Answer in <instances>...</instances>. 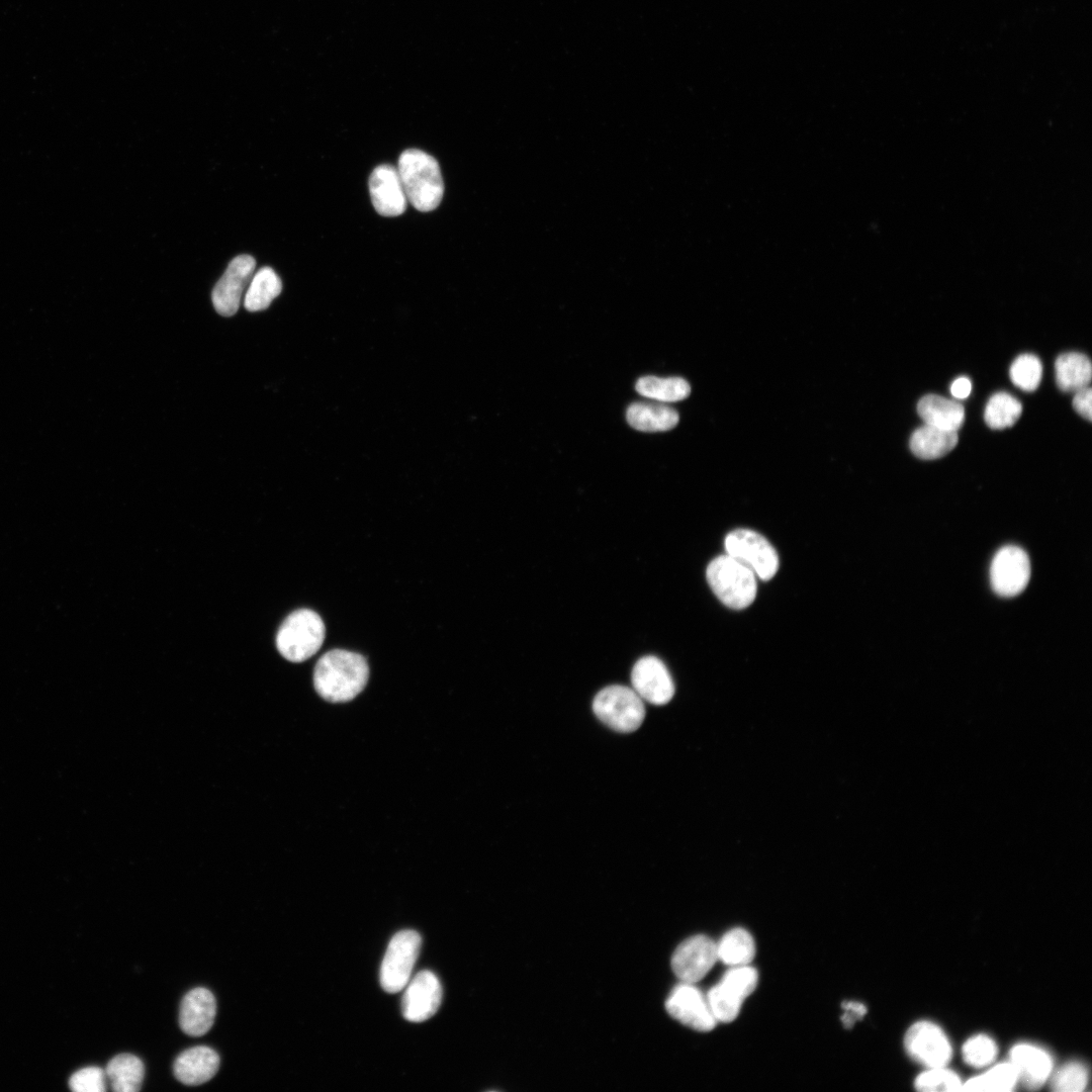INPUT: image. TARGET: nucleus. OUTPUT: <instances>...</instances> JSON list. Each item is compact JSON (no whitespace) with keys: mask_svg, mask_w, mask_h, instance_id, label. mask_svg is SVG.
<instances>
[{"mask_svg":"<svg viewBox=\"0 0 1092 1092\" xmlns=\"http://www.w3.org/2000/svg\"><path fill=\"white\" fill-rule=\"evenodd\" d=\"M842 1008L844 1013L841 1016V1020L845 1027L849 1028L853 1023L861 1018L867 1013V1007L859 1002H843Z\"/></svg>","mask_w":1092,"mask_h":1092,"instance_id":"e433bc0d","label":"nucleus"},{"mask_svg":"<svg viewBox=\"0 0 1092 1092\" xmlns=\"http://www.w3.org/2000/svg\"><path fill=\"white\" fill-rule=\"evenodd\" d=\"M962 1086L960 1077L943 1067L930 1068L915 1080V1087L919 1091H959Z\"/></svg>","mask_w":1092,"mask_h":1092,"instance_id":"7c9ffc66","label":"nucleus"},{"mask_svg":"<svg viewBox=\"0 0 1092 1092\" xmlns=\"http://www.w3.org/2000/svg\"><path fill=\"white\" fill-rule=\"evenodd\" d=\"M1017 1073L1009 1063L998 1064L982 1075L963 1083L964 1091H1011L1017 1084Z\"/></svg>","mask_w":1092,"mask_h":1092,"instance_id":"cd10ccee","label":"nucleus"},{"mask_svg":"<svg viewBox=\"0 0 1092 1092\" xmlns=\"http://www.w3.org/2000/svg\"><path fill=\"white\" fill-rule=\"evenodd\" d=\"M718 961L717 943L699 934L684 940L674 950L671 968L680 982L696 984Z\"/></svg>","mask_w":1092,"mask_h":1092,"instance_id":"9d476101","label":"nucleus"},{"mask_svg":"<svg viewBox=\"0 0 1092 1092\" xmlns=\"http://www.w3.org/2000/svg\"><path fill=\"white\" fill-rule=\"evenodd\" d=\"M958 441L957 431L942 430L925 424L914 431L909 446L916 457L933 460L950 452Z\"/></svg>","mask_w":1092,"mask_h":1092,"instance_id":"412c9836","label":"nucleus"},{"mask_svg":"<svg viewBox=\"0 0 1092 1092\" xmlns=\"http://www.w3.org/2000/svg\"><path fill=\"white\" fill-rule=\"evenodd\" d=\"M369 192L379 214L397 216L404 212L407 199L396 168L386 164L376 167L369 177Z\"/></svg>","mask_w":1092,"mask_h":1092,"instance_id":"2eb2a0df","label":"nucleus"},{"mask_svg":"<svg viewBox=\"0 0 1092 1092\" xmlns=\"http://www.w3.org/2000/svg\"><path fill=\"white\" fill-rule=\"evenodd\" d=\"M1088 1073L1085 1066L1070 1062L1062 1066L1051 1079V1089L1058 1092H1079L1087 1085Z\"/></svg>","mask_w":1092,"mask_h":1092,"instance_id":"2f4dec72","label":"nucleus"},{"mask_svg":"<svg viewBox=\"0 0 1092 1092\" xmlns=\"http://www.w3.org/2000/svg\"><path fill=\"white\" fill-rule=\"evenodd\" d=\"M219 1063V1056L213 1049L196 1045L176 1058L173 1072L181 1083L195 1086L209 1081L217 1073Z\"/></svg>","mask_w":1092,"mask_h":1092,"instance_id":"f3484780","label":"nucleus"},{"mask_svg":"<svg viewBox=\"0 0 1092 1092\" xmlns=\"http://www.w3.org/2000/svg\"><path fill=\"white\" fill-rule=\"evenodd\" d=\"M397 172L408 202L420 211H431L441 202L444 183L435 158L417 149L401 153Z\"/></svg>","mask_w":1092,"mask_h":1092,"instance_id":"f03ea898","label":"nucleus"},{"mask_svg":"<svg viewBox=\"0 0 1092 1092\" xmlns=\"http://www.w3.org/2000/svg\"><path fill=\"white\" fill-rule=\"evenodd\" d=\"M744 1000L756 988L758 974L750 965L730 967L720 980Z\"/></svg>","mask_w":1092,"mask_h":1092,"instance_id":"72a5a7b5","label":"nucleus"},{"mask_svg":"<svg viewBox=\"0 0 1092 1092\" xmlns=\"http://www.w3.org/2000/svg\"><path fill=\"white\" fill-rule=\"evenodd\" d=\"M110 1087L116 1092H136L141 1089L145 1066L140 1058L123 1053L113 1057L105 1069Z\"/></svg>","mask_w":1092,"mask_h":1092,"instance_id":"5701e85b","label":"nucleus"},{"mask_svg":"<svg viewBox=\"0 0 1092 1092\" xmlns=\"http://www.w3.org/2000/svg\"><path fill=\"white\" fill-rule=\"evenodd\" d=\"M1041 376L1042 365L1035 355H1019L1011 364L1010 379L1015 386L1024 391L1035 390L1040 383Z\"/></svg>","mask_w":1092,"mask_h":1092,"instance_id":"c756f323","label":"nucleus"},{"mask_svg":"<svg viewBox=\"0 0 1092 1092\" xmlns=\"http://www.w3.org/2000/svg\"><path fill=\"white\" fill-rule=\"evenodd\" d=\"M917 412L926 425L957 431L965 421L964 406L954 400L936 394H927L917 403Z\"/></svg>","mask_w":1092,"mask_h":1092,"instance_id":"aec40b11","label":"nucleus"},{"mask_svg":"<svg viewBox=\"0 0 1092 1092\" xmlns=\"http://www.w3.org/2000/svg\"><path fill=\"white\" fill-rule=\"evenodd\" d=\"M324 639L325 625L322 618L311 610L300 609L288 615L281 624L276 636V646L285 659L302 662L321 648Z\"/></svg>","mask_w":1092,"mask_h":1092,"instance_id":"20e7f679","label":"nucleus"},{"mask_svg":"<svg viewBox=\"0 0 1092 1092\" xmlns=\"http://www.w3.org/2000/svg\"><path fill=\"white\" fill-rule=\"evenodd\" d=\"M368 676L369 667L362 655L334 649L317 660L313 685L324 700L343 703L353 700L364 690Z\"/></svg>","mask_w":1092,"mask_h":1092,"instance_id":"f257e3e1","label":"nucleus"},{"mask_svg":"<svg viewBox=\"0 0 1092 1092\" xmlns=\"http://www.w3.org/2000/svg\"><path fill=\"white\" fill-rule=\"evenodd\" d=\"M711 1012L717 1022H731L739 1014L744 999L721 981L706 994Z\"/></svg>","mask_w":1092,"mask_h":1092,"instance_id":"c85d7f7f","label":"nucleus"},{"mask_svg":"<svg viewBox=\"0 0 1092 1092\" xmlns=\"http://www.w3.org/2000/svg\"><path fill=\"white\" fill-rule=\"evenodd\" d=\"M255 267L256 261L250 255H240L230 262L211 294L213 306L219 314L231 316L238 311Z\"/></svg>","mask_w":1092,"mask_h":1092,"instance_id":"9b49d317","label":"nucleus"},{"mask_svg":"<svg viewBox=\"0 0 1092 1092\" xmlns=\"http://www.w3.org/2000/svg\"><path fill=\"white\" fill-rule=\"evenodd\" d=\"M405 987L401 1004L404 1018L412 1022L431 1018L442 1000V986L438 977L425 970L410 980Z\"/></svg>","mask_w":1092,"mask_h":1092,"instance_id":"4468645a","label":"nucleus"},{"mask_svg":"<svg viewBox=\"0 0 1092 1092\" xmlns=\"http://www.w3.org/2000/svg\"><path fill=\"white\" fill-rule=\"evenodd\" d=\"M1091 398L1092 391L1089 386L1076 391L1073 398L1075 411L1089 422L1092 420Z\"/></svg>","mask_w":1092,"mask_h":1092,"instance_id":"c9c22d12","label":"nucleus"},{"mask_svg":"<svg viewBox=\"0 0 1092 1092\" xmlns=\"http://www.w3.org/2000/svg\"><path fill=\"white\" fill-rule=\"evenodd\" d=\"M726 554L730 555L762 580H769L779 569V557L771 544L749 529H736L725 538Z\"/></svg>","mask_w":1092,"mask_h":1092,"instance_id":"0eeeda50","label":"nucleus"},{"mask_svg":"<svg viewBox=\"0 0 1092 1092\" xmlns=\"http://www.w3.org/2000/svg\"><path fill=\"white\" fill-rule=\"evenodd\" d=\"M421 944V935L415 930H401L393 935L380 967V984L385 992L396 993L406 986Z\"/></svg>","mask_w":1092,"mask_h":1092,"instance_id":"423d86ee","label":"nucleus"},{"mask_svg":"<svg viewBox=\"0 0 1092 1092\" xmlns=\"http://www.w3.org/2000/svg\"><path fill=\"white\" fill-rule=\"evenodd\" d=\"M1022 413L1020 401L1007 392L993 394L985 408L984 419L993 430H1002L1013 426Z\"/></svg>","mask_w":1092,"mask_h":1092,"instance_id":"bb28decb","label":"nucleus"},{"mask_svg":"<svg viewBox=\"0 0 1092 1092\" xmlns=\"http://www.w3.org/2000/svg\"><path fill=\"white\" fill-rule=\"evenodd\" d=\"M706 577L716 597L731 609H744L755 599L756 575L728 554L708 564Z\"/></svg>","mask_w":1092,"mask_h":1092,"instance_id":"7ed1b4c3","label":"nucleus"},{"mask_svg":"<svg viewBox=\"0 0 1092 1092\" xmlns=\"http://www.w3.org/2000/svg\"><path fill=\"white\" fill-rule=\"evenodd\" d=\"M665 1009L674 1019L697 1031H710L717 1024L706 995L693 983L677 984L665 1001Z\"/></svg>","mask_w":1092,"mask_h":1092,"instance_id":"1a4fd4ad","label":"nucleus"},{"mask_svg":"<svg viewBox=\"0 0 1092 1092\" xmlns=\"http://www.w3.org/2000/svg\"><path fill=\"white\" fill-rule=\"evenodd\" d=\"M596 716L615 731L630 733L637 730L645 718L644 701L625 686H609L594 699Z\"/></svg>","mask_w":1092,"mask_h":1092,"instance_id":"39448f33","label":"nucleus"},{"mask_svg":"<svg viewBox=\"0 0 1092 1092\" xmlns=\"http://www.w3.org/2000/svg\"><path fill=\"white\" fill-rule=\"evenodd\" d=\"M972 390V383L968 377L957 378L950 385V393L959 399L967 398Z\"/></svg>","mask_w":1092,"mask_h":1092,"instance_id":"4c0bfd02","label":"nucleus"},{"mask_svg":"<svg viewBox=\"0 0 1092 1092\" xmlns=\"http://www.w3.org/2000/svg\"><path fill=\"white\" fill-rule=\"evenodd\" d=\"M1010 1063L1015 1068L1018 1081L1028 1089H1037L1051 1076L1053 1060L1044 1050L1019 1043L1010 1051Z\"/></svg>","mask_w":1092,"mask_h":1092,"instance_id":"a211bd4d","label":"nucleus"},{"mask_svg":"<svg viewBox=\"0 0 1092 1092\" xmlns=\"http://www.w3.org/2000/svg\"><path fill=\"white\" fill-rule=\"evenodd\" d=\"M1030 578V561L1027 553L1015 545H1006L994 555L990 566L993 590L1005 598L1019 595Z\"/></svg>","mask_w":1092,"mask_h":1092,"instance_id":"6e6552de","label":"nucleus"},{"mask_svg":"<svg viewBox=\"0 0 1092 1092\" xmlns=\"http://www.w3.org/2000/svg\"><path fill=\"white\" fill-rule=\"evenodd\" d=\"M997 1054L996 1043L984 1034L970 1037L963 1046L966 1063L973 1067H985L993 1062Z\"/></svg>","mask_w":1092,"mask_h":1092,"instance_id":"473e14b6","label":"nucleus"},{"mask_svg":"<svg viewBox=\"0 0 1092 1092\" xmlns=\"http://www.w3.org/2000/svg\"><path fill=\"white\" fill-rule=\"evenodd\" d=\"M635 387L639 394L662 403L682 400L691 393L689 382L681 377L644 376Z\"/></svg>","mask_w":1092,"mask_h":1092,"instance_id":"a878e982","label":"nucleus"},{"mask_svg":"<svg viewBox=\"0 0 1092 1092\" xmlns=\"http://www.w3.org/2000/svg\"><path fill=\"white\" fill-rule=\"evenodd\" d=\"M716 943L718 961L729 967L749 965L755 956L754 939L743 928L729 930Z\"/></svg>","mask_w":1092,"mask_h":1092,"instance_id":"393cba45","label":"nucleus"},{"mask_svg":"<svg viewBox=\"0 0 1092 1092\" xmlns=\"http://www.w3.org/2000/svg\"><path fill=\"white\" fill-rule=\"evenodd\" d=\"M105 1072L95 1066L75 1072L69 1080L71 1090L76 1092H103L106 1089Z\"/></svg>","mask_w":1092,"mask_h":1092,"instance_id":"f704fd0d","label":"nucleus"},{"mask_svg":"<svg viewBox=\"0 0 1092 1092\" xmlns=\"http://www.w3.org/2000/svg\"><path fill=\"white\" fill-rule=\"evenodd\" d=\"M629 425L641 432H664L673 429L679 420L677 412L662 402H634L626 412Z\"/></svg>","mask_w":1092,"mask_h":1092,"instance_id":"6ab92c4d","label":"nucleus"},{"mask_svg":"<svg viewBox=\"0 0 1092 1092\" xmlns=\"http://www.w3.org/2000/svg\"><path fill=\"white\" fill-rule=\"evenodd\" d=\"M216 1015V1000L206 988L190 990L182 999L179 1010V1024L183 1032L190 1036L205 1034L213 1025Z\"/></svg>","mask_w":1092,"mask_h":1092,"instance_id":"dca6fc26","label":"nucleus"},{"mask_svg":"<svg viewBox=\"0 0 1092 1092\" xmlns=\"http://www.w3.org/2000/svg\"><path fill=\"white\" fill-rule=\"evenodd\" d=\"M1056 382L1066 392H1076L1089 386L1091 381V362L1089 358L1077 352L1060 355L1055 362Z\"/></svg>","mask_w":1092,"mask_h":1092,"instance_id":"4be33fe9","label":"nucleus"},{"mask_svg":"<svg viewBox=\"0 0 1092 1092\" xmlns=\"http://www.w3.org/2000/svg\"><path fill=\"white\" fill-rule=\"evenodd\" d=\"M282 290V282L270 267H263L253 274L244 295V306L249 311L266 309Z\"/></svg>","mask_w":1092,"mask_h":1092,"instance_id":"b1692460","label":"nucleus"},{"mask_svg":"<svg viewBox=\"0 0 1092 1092\" xmlns=\"http://www.w3.org/2000/svg\"><path fill=\"white\" fill-rule=\"evenodd\" d=\"M908 1054L928 1067H944L951 1058L950 1043L941 1028L929 1021H918L905 1035Z\"/></svg>","mask_w":1092,"mask_h":1092,"instance_id":"f8f14e48","label":"nucleus"},{"mask_svg":"<svg viewBox=\"0 0 1092 1092\" xmlns=\"http://www.w3.org/2000/svg\"><path fill=\"white\" fill-rule=\"evenodd\" d=\"M631 682L639 697L653 705L668 703L674 694V685L668 669L655 656H644L634 664Z\"/></svg>","mask_w":1092,"mask_h":1092,"instance_id":"ddd939ff","label":"nucleus"}]
</instances>
